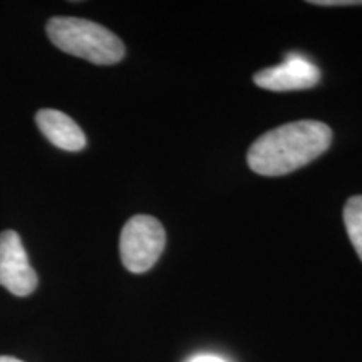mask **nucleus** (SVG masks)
Segmentation results:
<instances>
[{"instance_id": "nucleus-6", "label": "nucleus", "mask_w": 362, "mask_h": 362, "mask_svg": "<svg viewBox=\"0 0 362 362\" xmlns=\"http://www.w3.org/2000/svg\"><path fill=\"white\" fill-rule=\"evenodd\" d=\"M35 121L45 138L54 146L64 151H81L86 148V134L72 117L57 110H40L35 115Z\"/></svg>"}, {"instance_id": "nucleus-3", "label": "nucleus", "mask_w": 362, "mask_h": 362, "mask_svg": "<svg viewBox=\"0 0 362 362\" xmlns=\"http://www.w3.org/2000/svg\"><path fill=\"white\" fill-rule=\"evenodd\" d=\"M166 245L161 221L149 215H136L126 221L119 237L121 262L131 274L153 269Z\"/></svg>"}, {"instance_id": "nucleus-4", "label": "nucleus", "mask_w": 362, "mask_h": 362, "mask_svg": "<svg viewBox=\"0 0 362 362\" xmlns=\"http://www.w3.org/2000/svg\"><path fill=\"white\" fill-rule=\"evenodd\" d=\"M37 274L30 267L19 233H0V285L17 297L30 296L37 288Z\"/></svg>"}, {"instance_id": "nucleus-10", "label": "nucleus", "mask_w": 362, "mask_h": 362, "mask_svg": "<svg viewBox=\"0 0 362 362\" xmlns=\"http://www.w3.org/2000/svg\"><path fill=\"white\" fill-rule=\"evenodd\" d=\"M0 362H22V361L11 356H0Z\"/></svg>"}, {"instance_id": "nucleus-7", "label": "nucleus", "mask_w": 362, "mask_h": 362, "mask_svg": "<svg viewBox=\"0 0 362 362\" xmlns=\"http://www.w3.org/2000/svg\"><path fill=\"white\" fill-rule=\"evenodd\" d=\"M344 225H346L347 237L357 255L362 260V194H356L347 200L344 206Z\"/></svg>"}, {"instance_id": "nucleus-5", "label": "nucleus", "mask_w": 362, "mask_h": 362, "mask_svg": "<svg viewBox=\"0 0 362 362\" xmlns=\"http://www.w3.org/2000/svg\"><path fill=\"white\" fill-rule=\"evenodd\" d=\"M320 81V71L309 59L298 56V54H288L282 64L267 67L255 72L253 83L259 88L275 93H285V90H302L310 89Z\"/></svg>"}, {"instance_id": "nucleus-8", "label": "nucleus", "mask_w": 362, "mask_h": 362, "mask_svg": "<svg viewBox=\"0 0 362 362\" xmlns=\"http://www.w3.org/2000/svg\"><path fill=\"white\" fill-rule=\"evenodd\" d=\"M309 4L324 7H342V6H362V0H312Z\"/></svg>"}, {"instance_id": "nucleus-1", "label": "nucleus", "mask_w": 362, "mask_h": 362, "mask_svg": "<svg viewBox=\"0 0 362 362\" xmlns=\"http://www.w3.org/2000/svg\"><path fill=\"white\" fill-rule=\"evenodd\" d=\"M332 131L320 121H296L257 138L248 149L252 171L262 176H282L309 165L327 151Z\"/></svg>"}, {"instance_id": "nucleus-9", "label": "nucleus", "mask_w": 362, "mask_h": 362, "mask_svg": "<svg viewBox=\"0 0 362 362\" xmlns=\"http://www.w3.org/2000/svg\"><path fill=\"white\" fill-rule=\"evenodd\" d=\"M188 362H226L223 357L215 356V354H198L193 356L192 359H188Z\"/></svg>"}, {"instance_id": "nucleus-2", "label": "nucleus", "mask_w": 362, "mask_h": 362, "mask_svg": "<svg viewBox=\"0 0 362 362\" xmlns=\"http://www.w3.org/2000/svg\"><path fill=\"white\" fill-rule=\"evenodd\" d=\"M45 30L57 49L93 64L111 66L124 57L123 40L98 22L79 17H52Z\"/></svg>"}]
</instances>
